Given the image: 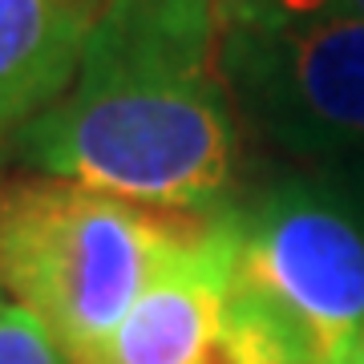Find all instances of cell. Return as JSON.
Segmentation results:
<instances>
[{
	"label": "cell",
	"mask_w": 364,
	"mask_h": 364,
	"mask_svg": "<svg viewBox=\"0 0 364 364\" xmlns=\"http://www.w3.org/2000/svg\"><path fill=\"white\" fill-rule=\"evenodd\" d=\"M0 364H69L49 328L21 304H4L0 312Z\"/></svg>",
	"instance_id": "7"
},
{
	"label": "cell",
	"mask_w": 364,
	"mask_h": 364,
	"mask_svg": "<svg viewBox=\"0 0 364 364\" xmlns=\"http://www.w3.org/2000/svg\"><path fill=\"white\" fill-rule=\"evenodd\" d=\"M223 73L263 142L316 166H364V25L227 28Z\"/></svg>",
	"instance_id": "4"
},
{
	"label": "cell",
	"mask_w": 364,
	"mask_h": 364,
	"mask_svg": "<svg viewBox=\"0 0 364 364\" xmlns=\"http://www.w3.org/2000/svg\"><path fill=\"white\" fill-rule=\"evenodd\" d=\"M284 25L291 21H356L364 25V0H279Z\"/></svg>",
	"instance_id": "8"
},
{
	"label": "cell",
	"mask_w": 364,
	"mask_h": 364,
	"mask_svg": "<svg viewBox=\"0 0 364 364\" xmlns=\"http://www.w3.org/2000/svg\"><path fill=\"white\" fill-rule=\"evenodd\" d=\"M227 28H272L284 25L279 0H210Z\"/></svg>",
	"instance_id": "9"
},
{
	"label": "cell",
	"mask_w": 364,
	"mask_h": 364,
	"mask_svg": "<svg viewBox=\"0 0 364 364\" xmlns=\"http://www.w3.org/2000/svg\"><path fill=\"white\" fill-rule=\"evenodd\" d=\"M210 0H102L77 73L16 130L33 174L166 215H215L239 174V109Z\"/></svg>",
	"instance_id": "1"
},
{
	"label": "cell",
	"mask_w": 364,
	"mask_h": 364,
	"mask_svg": "<svg viewBox=\"0 0 364 364\" xmlns=\"http://www.w3.org/2000/svg\"><path fill=\"white\" fill-rule=\"evenodd\" d=\"M0 312H4V284H0Z\"/></svg>",
	"instance_id": "11"
},
{
	"label": "cell",
	"mask_w": 364,
	"mask_h": 364,
	"mask_svg": "<svg viewBox=\"0 0 364 364\" xmlns=\"http://www.w3.org/2000/svg\"><path fill=\"white\" fill-rule=\"evenodd\" d=\"M235 296V215L203 219L170 247L97 364H195Z\"/></svg>",
	"instance_id": "5"
},
{
	"label": "cell",
	"mask_w": 364,
	"mask_h": 364,
	"mask_svg": "<svg viewBox=\"0 0 364 364\" xmlns=\"http://www.w3.org/2000/svg\"><path fill=\"white\" fill-rule=\"evenodd\" d=\"M235 279L312 364H336L364 328V166L275 178L235 215Z\"/></svg>",
	"instance_id": "3"
},
{
	"label": "cell",
	"mask_w": 364,
	"mask_h": 364,
	"mask_svg": "<svg viewBox=\"0 0 364 364\" xmlns=\"http://www.w3.org/2000/svg\"><path fill=\"white\" fill-rule=\"evenodd\" d=\"M102 0H0V138L73 85Z\"/></svg>",
	"instance_id": "6"
},
{
	"label": "cell",
	"mask_w": 364,
	"mask_h": 364,
	"mask_svg": "<svg viewBox=\"0 0 364 364\" xmlns=\"http://www.w3.org/2000/svg\"><path fill=\"white\" fill-rule=\"evenodd\" d=\"M198 219L45 174L4 182L0 284L73 364H97L158 263Z\"/></svg>",
	"instance_id": "2"
},
{
	"label": "cell",
	"mask_w": 364,
	"mask_h": 364,
	"mask_svg": "<svg viewBox=\"0 0 364 364\" xmlns=\"http://www.w3.org/2000/svg\"><path fill=\"white\" fill-rule=\"evenodd\" d=\"M336 364H364V328L356 332V340H352L348 348H344V356H340Z\"/></svg>",
	"instance_id": "10"
}]
</instances>
